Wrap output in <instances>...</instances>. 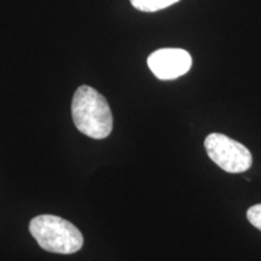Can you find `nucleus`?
<instances>
[{"label": "nucleus", "instance_id": "nucleus-1", "mask_svg": "<svg viewBox=\"0 0 261 261\" xmlns=\"http://www.w3.org/2000/svg\"><path fill=\"white\" fill-rule=\"evenodd\" d=\"M71 116L76 128L93 139H104L113 130L109 103L93 87L80 86L71 100Z\"/></svg>", "mask_w": 261, "mask_h": 261}, {"label": "nucleus", "instance_id": "nucleus-2", "mask_svg": "<svg viewBox=\"0 0 261 261\" xmlns=\"http://www.w3.org/2000/svg\"><path fill=\"white\" fill-rule=\"evenodd\" d=\"M29 232L46 252L74 254L84 246V236L79 228L57 215L44 214L33 218Z\"/></svg>", "mask_w": 261, "mask_h": 261}, {"label": "nucleus", "instance_id": "nucleus-3", "mask_svg": "<svg viewBox=\"0 0 261 261\" xmlns=\"http://www.w3.org/2000/svg\"><path fill=\"white\" fill-rule=\"evenodd\" d=\"M210 159L228 173H242L252 167V154L246 146L221 133H212L204 140Z\"/></svg>", "mask_w": 261, "mask_h": 261}, {"label": "nucleus", "instance_id": "nucleus-4", "mask_svg": "<svg viewBox=\"0 0 261 261\" xmlns=\"http://www.w3.org/2000/svg\"><path fill=\"white\" fill-rule=\"evenodd\" d=\"M148 65L158 79L174 80L190 70L192 58L182 48H160L150 55Z\"/></svg>", "mask_w": 261, "mask_h": 261}, {"label": "nucleus", "instance_id": "nucleus-5", "mask_svg": "<svg viewBox=\"0 0 261 261\" xmlns=\"http://www.w3.org/2000/svg\"><path fill=\"white\" fill-rule=\"evenodd\" d=\"M132 6L144 12H155L171 6L179 0H129Z\"/></svg>", "mask_w": 261, "mask_h": 261}, {"label": "nucleus", "instance_id": "nucleus-6", "mask_svg": "<svg viewBox=\"0 0 261 261\" xmlns=\"http://www.w3.org/2000/svg\"><path fill=\"white\" fill-rule=\"evenodd\" d=\"M247 218L254 227L261 231V204H255L250 207L247 212Z\"/></svg>", "mask_w": 261, "mask_h": 261}]
</instances>
